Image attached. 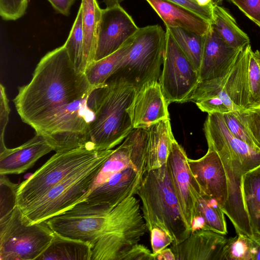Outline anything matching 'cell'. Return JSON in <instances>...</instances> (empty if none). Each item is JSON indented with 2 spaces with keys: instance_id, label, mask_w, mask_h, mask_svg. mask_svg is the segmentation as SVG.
<instances>
[{
  "instance_id": "6da1fadb",
  "label": "cell",
  "mask_w": 260,
  "mask_h": 260,
  "mask_svg": "<svg viewBox=\"0 0 260 260\" xmlns=\"http://www.w3.org/2000/svg\"><path fill=\"white\" fill-rule=\"evenodd\" d=\"M92 87L85 74L77 72L62 45L41 59L31 81L19 87L13 102L22 121L32 128Z\"/></svg>"
},
{
  "instance_id": "7a4b0ae2",
  "label": "cell",
  "mask_w": 260,
  "mask_h": 260,
  "mask_svg": "<svg viewBox=\"0 0 260 260\" xmlns=\"http://www.w3.org/2000/svg\"><path fill=\"white\" fill-rule=\"evenodd\" d=\"M108 84L92 86L83 98L64 105L32 128L44 136L56 153L89 145V131Z\"/></svg>"
},
{
  "instance_id": "3957f363",
  "label": "cell",
  "mask_w": 260,
  "mask_h": 260,
  "mask_svg": "<svg viewBox=\"0 0 260 260\" xmlns=\"http://www.w3.org/2000/svg\"><path fill=\"white\" fill-rule=\"evenodd\" d=\"M142 215L149 232L158 228L178 244L192 232L181 210L169 175L167 163L146 172L137 191Z\"/></svg>"
},
{
  "instance_id": "277c9868",
  "label": "cell",
  "mask_w": 260,
  "mask_h": 260,
  "mask_svg": "<svg viewBox=\"0 0 260 260\" xmlns=\"http://www.w3.org/2000/svg\"><path fill=\"white\" fill-rule=\"evenodd\" d=\"M251 49L249 44L241 50L225 75L200 81L189 101L208 114L250 109L248 71Z\"/></svg>"
},
{
  "instance_id": "5b68a950",
  "label": "cell",
  "mask_w": 260,
  "mask_h": 260,
  "mask_svg": "<svg viewBox=\"0 0 260 260\" xmlns=\"http://www.w3.org/2000/svg\"><path fill=\"white\" fill-rule=\"evenodd\" d=\"M108 89L89 131V143L98 150L121 144L134 127L127 109L136 88L124 81L109 80Z\"/></svg>"
},
{
  "instance_id": "8992f818",
  "label": "cell",
  "mask_w": 260,
  "mask_h": 260,
  "mask_svg": "<svg viewBox=\"0 0 260 260\" xmlns=\"http://www.w3.org/2000/svg\"><path fill=\"white\" fill-rule=\"evenodd\" d=\"M166 43V31L158 24L139 28L128 51L108 80L124 81L136 89L145 83L158 81Z\"/></svg>"
},
{
  "instance_id": "52a82bcc",
  "label": "cell",
  "mask_w": 260,
  "mask_h": 260,
  "mask_svg": "<svg viewBox=\"0 0 260 260\" xmlns=\"http://www.w3.org/2000/svg\"><path fill=\"white\" fill-rule=\"evenodd\" d=\"M113 149L75 171L40 198L20 208L32 223L48 220L84 201L105 161Z\"/></svg>"
},
{
  "instance_id": "ba28073f",
  "label": "cell",
  "mask_w": 260,
  "mask_h": 260,
  "mask_svg": "<svg viewBox=\"0 0 260 260\" xmlns=\"http://www.w3.org/2000/svg\"><path fill=\"white\" fill-rule=\"evenodd\" d=\"M146 230L139 201L126 199L112 208L102 234L91 244V260H122Z\"/></svg>"
},
{
  "instance_id": "9c48e42d",
  "label": "cell",
  "mask_w": 260,
  "mask_h": 260,
  "mask_svg": "<svg viewBox=\"0 0 260 260\" xmlns=\"http://www.w3.org/2000/svg\"><path fill=\"white\" fill-rule=\"evenodd\" d=\"M54 236L45 221L31 222L17 205L0 218V259L37 260Z\"/></svg>"
},
{
  "instance_id": "30bf717a",
  "label": "cell",
  "mask_w": 260,
  "mask_h": 260,
  "mask_svg": "<svg viewBox=\"0 0 260 260\" xmlns=\"http://www.w3.org/2000/svg\"><path fill=\"white\" fill-rule=\"evenodd\" d=\"M108 150H98L89 145L63 152H56L19 184L17 205L21 209L24 207L42 197L72 173L96 160Z\"/></svg>"
},
{
  "instance_id": "8fae6325",
  "label": "cell",
  "mask_w": 260,
  "mask_h": 260,
  "mask_svg": "<svg viewBox=\"0 0 260 260\" xmlns=\"http://www.w3.org/2000/svg\"><path fill=\"white\" fill-rule=\"evenodd\" d=\"M166 31L163 67L158 82L169 105L172 102H186L189 101L200 82L199 73L169 31Z\"/></svg>"
},
{
  "instance_id": "7c38bea8",
  "label": "cell",
  "mask_w": 260,
  "mask_h": 260,
  "mask_svg": "<svg viewBox=\"0 0 260 260\" xmlns=\"http://www.w3.org/2000/svg\"><path fill=\"white\" fill-rule=\"evenodd\" d=\"M113 207L85 200L45 221L55 233L91 245L102 234Z\"/></svg>"
},
{
  "instance_id": "4fadbf2b",
  "label": "cell",
  "mask_w": 260,
  "mask_h": 260,
  "mask_svg": "<svg viewBox=\"0 0 260 260\" xmlns=\"http://www.w3.org/2000/svg\"><path fill=\"white\" fill-rule=\"evenodd\" d=\"M204 131L208 149L216 151L220 158L231 160L243 175L260 165V151L235 137L221 113L208 114Z\"/></svg>"
},
{
  "instance_id": "5bb4252c",
  "label": "cell",
  "mask_w": 260,
  "mask_h": 260,
  "mask_svg": "<svg viewBox=\"0 0 260 260\" xmlns=\"http://www.w3.org/2000/svg\"><path fill=\"white\" fill-rule=\"evenodd\" d=\"M183 147L174 140L168 157L169 175L181 210L188 226L197 218V201L201 190L192 174Z\"/></svg>"
},
{
  "instance_id": "9a60e30c",
  "label": "cell",
  "mask_w": 260,
  "mask_h": 260,
  "mask_svg": "<svg viewBox=\"0 0 260 260\" xmlns=\"http://www.w3.org/2000/svg\"><path fill=\"white\" fill-rule=\"evenodd\" d=\"M139 29L132 16L120 5L102 9L94 61L119 49Z\"/></svg>"
},
{
  "instance_id": "2e32d148",
  "label": "cell",
  "mask_w": 260,
  "mask_h": 260,
  "mask_svg": "<svg viewBox=\"0 0 260 260\" xmlns=\"http://www.w3.org/2000/svg\"><path fill=\"white\" fill-rule=\"evenodd\" d=\"M168 106L158 81L145 83L136 89L127 109L134 128H148L170 118Z\"/></svg>"
},
{
  "instance_id": "e0dca14e",
  "label": "cell",
  "mask_w": 260,
  "mask_h": 260,
  "mask_svg": "<svg viewBox=\"0 0 260 260\" xmlns=\"http://www.w3.org/2000/svg\"><path fill=\"white\" fill-rule=\"evenodd\" d=\"M190 171L201 191L215 200L221 209L228 198V180L223 165L217 153L208 149L202 157L188 158Z\"/></svg>"
},
{
  "instance_id": "ac0fdd59",
  "label": "cell",
  "mask_w": 260,
  "mask_h": 260,
  "mask_svg": "<svg viewBox=\"0 0 260 260\" xmlns=\"http://www.w3.org/2000/svg\"><path fill=\"white\" fill-rule=\"evenodd\" d=\"M145 173L134 166L126 167L93 190L85 201L92 204L114 207L137 194Z\"/></svg>"
},
{
  "instance_id": "d6986e66",
  "label": "cell",
  "mask_w": 260,
  "mask_h": 260,
  "mask_svg": "<svg viewBox=\"0 0 260 260\" xmlns=\"http://www.w3.org/2000/svg\"><path fill=\"white\" fill-rule=\"evenodd\" d=\"M243 49H237L229 45L211 25L205 36L199 71L200 81L225 75Z\"/></svg>"
},
{
  "instance_id": "ffe728a7",
  "label": "cell",
  "mask_w": 260,
  "mask_h": 260,
  "mask_svg": "<svg viewBox=\"0 0 260 260\" xmlns=\"http://www.w3.org/2000/svg\"><path fill=\"white\" fill-rule=\"evenodd\" d=\"M227 240L224 235L199 229L180 243L172 244L171 248L175 260H223Z\"/></svg>"
},
{
  "instance_id": "44dd1931",
  "label": "cell",
  "mask_w": 260,
  "mask_h": 260,
  "mask_svg": "<svg viewBox=\"0 0 260 260\" xmlns=\"http://www.w3.org/2000/svg\"><path fill=\"white\" fill-rule=\"evenodd\" d=\"M52 150L45 138L38 134L16 148H8L6 146L0 147V175L24 173Z\"/></svg>"
},
{
  "instance_id": "7402d4cb",
  "label": "cell",
  "mask_w": 260,
  "mask_h": 260,
  "mask_svg": "<svg viewBox=\"0 0 260 260\" xmlns=\"http://www.w3.org/2000/svg\"><path fill=\"white\" fill-rule=\"evenodd\" d=\"M166 27H179L201 36L208 32L211 22L188 8L168 0H146Z\"/></svg>"
},
{
  "instance_id": "603a6c76",
  "label": "cell",
  "mask_w": 260,
  "mask_h": 260,
  "mask_svg": "<svg viewBox=\"0 0 260 260\" xmlns=\"http://www.w3.org/2000/svg\"><path fill=\"white\" fill-rule=\"evenodd\" d=\"M147 128L146 172L159 168L167 163L175 139L170 118L160 121Z\"/></svg>"
},
{
  "instance_id": "cb8c5ba5",
  "label": "cell",
  "mask_w": 260,
  "mask_h": 260,
  "mask_svg": "<svg viewBox=\"0 0 260 260\" xmlns=\"http://www.w3.org/2000/svg\"><path fill=\"white\" fill-rule=\"evenodd\" d=\"M82 9V68L85 74L94 62L102 9L97 0H81Z\"/></svg>"
},
{
  "instance_id": "d4e9b609",
  "label": "cell",
  "mask_w": 260,
  "mask_h": 260,
  "mask_svg": "<svg viewBox=\"0 0 260 260\" xmlns=\"http://www.w3.org/2000/svg\"><path fill=\"white\" fill-rule=\"evenodd\" d=\"M241 188L253 239L260 241V165L242 175Z\"/></svg>"
},
{
  "instance_id": "484cf974",
  "label": "cell",
  "mask_w": 260,
  "mask_h": 260,
  "mask_svg": "<svg viewBox=\"0 0 260 260\" xmlns=\"http://www.w3.org/2000/svg\"><path fill=\"white\" fill-rule=\"evenodd\" d=\"M91 257L90 243L54 232L51 243L37 260H91Z\"/></svg>"
},
{
  "instance_id": "4316f807",
  "label": "cell",
  "mask_w": 260,
  "mask_h": 260,
  "mask_svg": "<svg viewBox=\"0 0 260 260\" xmlns=\"http://www.w3.org/2000/svg\"><path fill=\"white\" fill-rule=\"evenodd\" d=\"M211 25L229 45L243 49L250 44L248 35L238 26L234 18L219 5L214 6Z\"/></svg>"
},
{
  "instance_id": "83f0119b",
  "label": "cell",
  "mask_w": 260,
  "mask_h": 260,
  "mask_svg": "<svg viewBox=\"0 0 260 260\" xmlns=\"http://www.w3.org/2000/svg\"><path fill=\"white\" fill-rule=\"evenodd\" d=\"M224 215L215 200L201 191L197 201V218L199 217L203 221V230L226 235L228 230Z\"/></svg>"
},
{
  "instance_id": "f1b7e54d",
  "label": "cell",
  "mask_w": 260,
  "mask_h": 260,
  "mask_svg": "<svg viewBox=\"0 0 260 260\" xmlns=\"http://www.w3.org/2000/svg\"><path fill=\"white\" fill-rule=\"evenodd\" d=\"M133 38L119 49L106 57L94 61L88 68L85 74L91 86L106 84L128 51Z\"/></svg>"
},
{
  "instance_id": "f546056e",
  "label": "cell",
  "mask_w": 260,
  "mask_h": 260,
  "mask_svg": "<svg viewBox=\"0 0 260 260\" xmlns=\"http://www.w3.org/2000/svg\"><path fill=\"white\" fill-rule=\"evenodd\" d=\"M166 29L199 73L206 35L201 36L179 27H166Z\"/></svg>"
},
{
  "instance_id": "4dcf8cb0",
  "label": "cell",
  "mask_w": 260,
  "mask_h": 260,
  "mask_svg": "<svg viewBox=\"0 0 260 260\" xmlns=\"http://www.w3.org/2000/svg\"><path fill=\"white\" fill-rule=\"evenodd\" d=\"M83 41L82 9L80 6L68 38L63 45L77 72L84 74L82 68Z\"/></svg>"
},
{
  "instance_id": "1f68e13d",
  "label": "cell",
  "mask_w": 260,
  "mask_h": 260,
  "mask_svg": "<svg viewBox=\"0 0 260 260\" xmlns=\"http://www.w3.org/2000/svg\"><path fill=\"white\" fill-rule=\"evenodd\" d=\"M254 239L243 234L228 238L223 260H252Z\"/></svg>"
},
{
  "instance_id": "d6a6232c",
  "label": "cell",
  "mask_w": 260,
  "mask_h": 260,
  "mask_svg": "<svg viewBox=\"0 0 260 260\" xmlns=\"http://www.w3.org/2000/svg\"><path fill=\"white\" fill-rule=\"evenodd\" d=\"M250 109L260 108V52L250 50L248 71Z\"/></svg>"
},
{
  "instance_id": "836d02e7",
  "label": "cell",
  "mask_w": 260,
  "mask_h": 260,
  "mask_svg": "<svg viewBox=\"0 0 260 260\" xmlns=\"http://www.w3.org/2000/svg\"><path fill=\"white\" fill-rule=\"evenodd\" d=\"M1 218L9 213L17 206L18 184L11 182L6 175H0Z\"/></svg>"
},
{
  "instance_id": "e575fe53",
  "label": "cell",
  "mask_w": 260,
  "mask_h": 260,
  "mask_svg": "<svg viewBox=\"0 0 260 260\" xmlns=\"http://www.w3.org/2000/svg\"><path fill=\"white\" fill-rule=\"evenodd\" d=\"M235 113L260 149V108L248 109Z\"/></svg>"
},
{
  "instance_id": "d590c367",
  "label": "cell",
  "mask_w": 260,
  "mask_h": 260,
  "mask_svg": "<svg viewBox=\"0 0 260 260\" xmlns=\"http://www.w3.org/2000/svg\"><path fill=\"white\" fill-rule=\"evenodd\" d=\"M221 114L229 131L235 137L244 142L254 149L260 151V149L237 116L235 112H229Z\"/></svg>"
},
{
  "instance_id": "8d00e7d4",
  "label": "cell",
  "mask_w": 260,
  "mask_h": 260,
  "mask_svg": "<svg viewBox=\"0 0 260 260\" xmlns=\"http://www.w3.org/2000/svg\"><path fill=\"white\" fill-rule=\"evenodd\" d=\"M28 0H0V15L3 20H16L22 17Z\"/></svg>"
},
{
  "instance_id": "74e56055",
  "label": "cell",
  "mask_w": 260,
  "mask_h": 260,
  "mask_svg": "<svg viewBox=\"0 0 260 260\" xmlns=\"http://www.w3.org/2000/svg\"><path fill=\"white\" fill-rule=\"evenodd\" d=\"M260 28V0H229Z\"/></svg>"
},
{
  "instance_id": "f35d334b",
  "label": "cell",
  "mask_w": 260,
  "mask_h": 260,
  "mask_svg": "<svg viewBox=\"0 0 260 260\" xmlns=\"http://www.w3.org/2000/svg\"><path fill=\"white\" fill-rule=\"evenodd\" d=\"M10 109L5 87L0 85V146L5 145L4 135L6 128L9 122Z\"/></svg>"
},
{
  "instance_id": "ab89813d",
  "label": "cell",
  "mask_w": 260,
  "mask_h": 260,
  "mask_svg": "<svg viewBox=\"0 0 260 260\" xmlns=\"http://www.w3.org/2000/svg\"><path fill=\"white\" fill-rule=\"evenodd\" d=\"M149 232L152 252L154 254L160 252L173 243L171 236L158 228H154Z\"/></svg>"
},
{
  "instance_id": "60d3db41",
  "label": "cell",
  "mask_w": 260,
  "mask_h": 260,
  "mask_svg": "<svg viewBox=\"0 0 260 260\" xmlns=\"http://www.w3.org/2000/svg\"><path fill=\"white\" fill-rule=\"evenodd\" d=\"M122 260H155V255L140 244L133 245L123 256Z\"/></svg>"
},
{
  "instance_id": "b9f144b4",
  "label": "cell",
  "mask_w": 260,
  "mask_h": 260,
  "mask_svg": "<svg viewBox=\"0 0 260 260\" xmlns=\"http://www.w3.org/2000/svg\"><path fill=\"white\" fill-rule=\"evenodd\" d=\"M171 2L182 5L210 22L212 18L213 9L211 8L202 7L199 6L196 0H168Z\"/></svg>"
},
{
  "instance_id": "7bdbcfd3",
  "label": "cell",
  "mask_w": 260,
  "mask_h": 260,
  "mask_svg": "<svg viewBox=\"0 0 260 260\" xmlns=\"http://www.w3.org/2000/svg\"><path fill=\"white\" fill-rule=\"evenodd\" d=\"M54 10L64 16H68L70 14L72 6L77 0H47Z\"/></svg>"
},
{
  "instance_id": "ee69618b",
  "label": "cell",
  "mask_w": 260,
  "mask_h": 260,
  "mask_svg": "<svg viewBox=\"0 0 260 260\" xmlns=\"http://www.w3.org/2000/svg\"><path fill=\"white\" fill-rule=\"evenodd\" d=\"M154 255L155 260H175L174 254L171 248H166Z\"/></svg>"
},
{
  "instance_id": "f6af8a7d",
  "label": "cell",
  "mask_w": 260,
  "mask_h": 260,
  "mask_svg": "<svg viewBox=\"0 0 260 260\" xmlns=\"http://www.w3.org/2000/svg\"><path fill=\"white\" fill-rule=\"evenodd\" d=\"M252 260H260V241L255 239L252 249Z\"/></svg>"
},
{
  "instance_id": "bcb514c9",
  "label": "cell",
  "mask_w": 260,
  "mask_h": 260,
  "mask_svg": "<svg viewBox=\"0 0 260 260\" xmlns=\"http://www.w3.org/2000/svg\"><path fill=\"white\" fill-rule=\"evenodd\" d=\"M197 3L202 7L213 8L215 5L213 0H196Z\"/></svg>"
},
{
  "instance_id": "7dc6e473",
  "label": "cell",
  "mask_w": 260,
  "mask_h": 260,
  "mask_svg": "<svg viewBox=\"0 0 260 260\" xmlns=\"http://www.w3.org/2000/svg\"><path fill=\"white\" fill-rule=\"evenodd\" d=\"M124 0H103L106 8H111L120 5V3Z\"/></svg>"
},
{
  "instance_id": "c3c4849f",
  "label": "cell",
  "mask_w": 260,
  "mask_h": 260,
  "mask_svg": "<svg viewBox=\"0 0 260 260\" xmlns=\"http://www.w3.org/2000/svg\"><path fill=\"white\" fill-rule=\"evenodd\" d=\"M214 5H219L221 3L222 0H213Z\"/></svg>"
}]
</instances>
